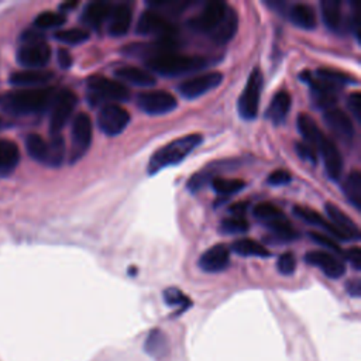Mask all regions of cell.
<instances>
[{"label": "cell", "mask_w": 361, "mask_h": 361, "mask_svg": "<svg viewBox=\"0 0 361 361\" xmlns=\"http://www.w3.org/2000/svg\"><path fill=\"white\" fill-rule=\"evenodd\" d=\"M305 261L313 267L320 268L323 274L331 279H338L345 272L344 262L337 255L329 251H322V250L309 251L305 255Z\"/></svg>", "instance_id": "obj_14"}, {"label": "cell", "mask_w": 361, "mask_h": 361, "mask_svg": "<svg viewBox=\"0 0 361 361\" xmlns=\"http://www.w3.org/2000/svg\"><path fill=\"white\" fill-rule=\"evenodd\" d=\"M309 237H310L314 243H317L319 245H322V247L330 250L331 254H334V255H344V251L341 250V247L338 245V243H337L334 238H331L330 235L322 234V233H316V231H310V233H309ZM330 251H329V252H330Z\"/></svg>", "instance_id": "obj_41"}, {"label": "cell", "mask_w": 361, "mask_h": 361, "mask_svg": "<svg viewBox=\"0 0 361 361\" xmlns=\"http://www.w3.org/2000/svg\"><path fill=\"white\" fill-rule=\"evenodd\" d=\"M78 104L76 94L69 89H62L56 92L54 102L49 107V131L52 135L59 134V131L65 127L68 120L71 118L75 107Z\"/></svg>", "instance_id": "obj_8"}, {"label": "cell", "mask_w": 361, "mask_h": 361, "mask_svg": "<svg viewBox=\"0 0 361 361\" xmlns=\"http://www.w3.org/2000/svg\"><path fill=\"white\" fill-rule=\"evenodd\" d=\"M276 268L282 275H290L296 269V258L292 252H283L276 259Z\"/></svg>", "instance_id": "obj_43"}, {"label": "cell", "mask_w": 361, "mask_h": 361, "mask_svg": "<svg viewBox=\"0 0 361 361\" xmlns=\"http://www.w3.org/2000/svg\"><path fill=\"white\" fill-rule=\"evenodd\" d=\"M56 90L54 87H30L8 93L1 102L11 114H38L49 110Z\"/></svg>", "instance_id": "obj_2"}, {"label": "cell", "mask_w": 361, "mask_h": 361, "mask_svg": "<svg viewBox=\"0 0 361 361\" xmlns=\"http://www.w3.org/2000/svg\"><path fill=\"white\" fill-rule=\"evenodd\" d=\"M293 214L299 219H302L303 221L309 223V224H313V226H319L322 227L327 235H330L331 238H338V240H343V241H347V235L343 234L333 223H330L329 220H326L320 213L314 212L313 209L310 207H306V206H295L293 207Z\"/></svg>", "instance_id": "obj_18"}, {"label": "cell", "mask_w": 361, "mask_h": 361, "mask_svg": "<svg viewBox=\"0 0 361 361\" xmlns=\"http://www.w3.org/2000/svg\"><path fill=\"white\" fill-rule=\"evenodd\" d=\"M207 61L203 56L183 55L178 52H166L145 59V65L152 72L162 76H180L190 72H197L207 66Z\"/></svg>", "instance_id": "obj_4"}, {"label": "cell", "mask_w": 361, "mask_h": 361, "mask_svg": "<svg viewBox=\"0 0 361 361\" xmlns=\"http://www.w3.org/2000/svg\"><path fill=\"white\" fill-rule=\"evenodd\" d=\"M347 288V292L351 295V296H360L361 293V283H360V279H351L347 282L345 285Z\"/></svg>", "instance_id": "obj_50"}, {"label": "cell", "mask_w": 361, "mask_h": 361, "mask_svg": "<svg viewBox=\"0 0 361 361\" xmlns=\"http://www.w3.org/2000/svg\"><path fill=\"white\" fill-rule=\"evenodd\" d=\"M76 6H78V1H66V3L61 4V6H59V8H61L62 11H66V10H71V8L76 7Z\"/></svg>", "instance_id": "obj_51"}, {"label": "cell", "mask_w": 361, "mask_h": 361, "mask_svg": "<svg viewBox=\"0 0 361 361\" xmlns=\"http://www.w3.org/2000/svg\"><path fill=\"white\" fill-rule=\"evenodd\" d=\"M188 25L195 32L209 35L214 44L223 45L234 37L238 27V17L227 3L214 0L207 1L202 11L188 21Z\"/></svg>", "instance_id": "obj_1"}, {"label": "cell", "mask_w": 361, "mask_h": 361, "mask_svg": "<svg viewBox=\"0 0 361 361\" xmlns=\"http://www.w3.org/2000/svg\"><path fill=\"white\" fill-rule=\"evenodd\" d=\"M66 21L65 16L58 11H44L38 14L34 20V25L39 30H49L61 27Z\"/></svg>", "instance_id": "obj_37"}, {"label": "cell", "mask_w": 361, "mask_h": 361, "mask_svg": "<svg viewBox=\"0 0 361 361\" xmlns=\"http://www.w3.org/2000/svg\"><path fill=\"white\" fill-rule=\"evenodd\" d=\"M144 350L154 358H164L169 353V344L162 330L154 329L145 338Z\"/></svg>", "instance_id": "obj_28"}, {"label": "cell", "mask_w": 361, "mask_h": 361, "mask_svg": "<svg viewBox=\"0 0 361 361\" xmlns=\"http://www.w3.org/2000/svg\"><path fill=\"white\" fill-rule=\"evenodd\" d=\"M164 299L165 303L169 306H178L180 310L186 309L190 306V300L183 295V292H180L176 288H168L164 292Z\"/></svg>", "instance_id": "obj_42"}, {"label": "cell", "mask_w": 361, "mask_h": 361, "mask_svg": "<svg viewBox=\"0 0 361 361\" xmlns=\"http://www.w3.org/2000/svg\"><path fill=\"white\" fill-rule=\"evenodd\" d=\"M231 250L241 257H269L271 252L261 243L251 238H240L233 241Z\"/></svg>", "instance_id": "obj_32"}, {"label": "cell", "mask_w": 361, "mask_h": 361, "mask_svg": "<svg viewBox=\"0 0 361 361\" xmlns=\"http://www.w3.org/2000/svg\"><path fill=\"white\" fill-rule=\"evenodd\" d=\"M295 149H296V154L302 158V159H305V161H309L310 164H317V152L310 147V145H307V144H305L303 141L302 142H296L295 144Z\"/></svg>", "instance_id": "obj_44"}, {"label": "cell", "mask_w": 361, "mask_h": 361, "mask_svg": "<svg viewBox=\"0 0 361 361\" xmlns=\"http://www.w3.org/2000/svg\"><path fill=\"white\" fill-rule=\"evenodd\" d=\"M290 21L303 30H313L316 27V14L313 8L303 3H296L289 10Z\"/></svg>", "instance_id": "obj_29"}, {"label": "cell", "mask_w": 361, "mask_h": 361, "mask_svg": "<svg viewBox=\"0 0 361 361\" xmlns=\"http://www.w3.org/2000/svg\"><path fill=\"white\" fill-rule=\"evenodd\" d=\"M133 20L131 7L126 3H118L111 7L109 14V32L113 37H121L130 30Z\"/></svg>", "instance_id": "obj_19"}, {"label": "cell", "mask_w": 361, "mask_h": 361, "mask_svg": "<svg viewBox=\"0 0 361 361\" xmlns=\"http://www.w3.org/2000/svg\"><path fill=\"white\" fill-rule=\"evenodd\" d=\"M71 134H72V147L69 154V162L73 164L86 154V151L92 144L93 127H92V120L86 113L80 111L75 116L72 121Z\"/></svg>", "instance_id": "obj_9"}, {"label": "cell", "mask_w": 361, "mask_h": 361, "mask_svg": "<svg viewBox=\"0 0 361 361\" xmlns=\"http://www.w3.org/2000/svg\"><path fill=\"white\" fill-rule=\"evenodd\" d=\"M324 210H326L327 217L330 219L329 221L333 223L343 234H345L348 240H358L360 238L358 226L341 209H338L333 203H326Z\"/></svg>", "instance_id": "obj_21"}, {"label": "cell", "mask_w": 361, "mask_h": 361, "mask_svg": "<svg viewBox=\"0 0 361 361\" xmlns=\"http://www.w3.org/2000/svg\"><path fill=\"white\" fill-rule=\"evenodd\" d=\"M0 102H1V97H0Z\"/></svg>", "instance_id": "obj_53"}, {"label": "cell", "mask_w": 361, "mask_h": 361, "mask_svg": "<svg viewBox=\"0 0 361 361\" xmlns=\"http://www.w3.org/2000/svg\"><path fill=\"white\" fill-rule=\"evenodd\" d=\"M113 4L109 1H92L89 3L82 14V21L90 28L99 30L103 23L109 18Z\"/></svg>", "instance_id": "obj_23"}, {"label": "cell", "mask_w": 361, "mask_h": 361, "mask_svg": "<svg viewBox=\"0 0 361 361\" xmlns=\"http://www.w3.org/2000/svg\"><path fill=\"white\" fill-rule=\"evenodd\" d=\"M58 41L68 44V45H78L89 39L90 34L86 30L82 28H68V30H59L54 35Z\"/></svg>", "instance_id": "obj_38"}, {"label": "cell", "mask_w": 361, "mask_h": 361, "mask_svg": "<svg viewBox=\"0 0 361 361\" xmlns=\"http://www.w3.org/2000/svg\"><path fill=\"white\" fill-rule=\"evenodd\" d=\"M203 137L200 134H188L185 137L176 138L158 151H155L148 162V173L154 175L166 166H173L180 164L200 142Z\"/></svg>", "instance_id": "obj_3"}, {"label": "cell", "mask_w": 361, "mask_h": 361, "mask_svg": "<svg viewBox=\"0 0 361 361\" xmlns=\"http://www.w3.org/2000/svg\"><path fill=\"white\" fill-rule=\"evenodd\" d=\"M1 124H3V121H1V118H0V127H1Z\"/></svg>", "instance_id": "obj_52"}, {"label": "cell", "mask_w": 361, "mask_h": 361, "mask_svg": "<svg viewBox=\"0 0 361 361\" xmlns=\"http://www.w3.org/2000/svg\"><path fill=\"white\" fill-rule=\"evenodd\" d=\"M137 106L147 114L158 116L176 109L178 102L175 96L166 90H145L137 94Z\"/></svg>", "instance_id": "obj_11"}, {"label": "cell", "mask_w": 361, "mask_h": 361, "mask_svg": "<svg viewBox=\"0 0 361 361\" xmlns=\"http://www.w3.org/2000/svg\"><path fill=\"white\" fill-rule=\"evenodd\" d=\"M250 230V223L244 217H227L220 223V231L224 234H243Z\"/></svg>", "instance_id": "obj_39"}, {"label": "cell", "mask_w": 361, "mask_h": 361, "mask_svg": "<svg viewBox=\"0 0 361 361\" xmlns=\"http://www.w3.org/2000/svg\"><path fill=\"white\" fill-rule=\"evenodd\" d=\"M25 148L28 155L44 165H47L48 154H49V144L45 141L39 134H28L25 138Z\"/></svg>", "instance_id": "obj_31"}, {"label": "cell", "mask_w": 361, "mask_h": 361, "mask_svg": "<svg viewBox=\"0 0 361 361\" xmlns=\"http://www.w3.org/2000/svg\"><path fill=\"white\" fill-rule=\"evenodd\" d=\"M223 80V75L217 71L214 72H204L192 78L185 79L178 85V92L185 99H196L209 90L217 87Z\"/></svg>", "instance_id": "obj_13"}, {"label": "cell", "mask_w": 361, "mask_h": 361, "mask_svg": "<svg viewBox=\"0 0 361 361\" xmlns=\"http://www.w3.org/2000/svg\"><path fill=\"white\" fill-rule=\"evenodd\" d=\"M230 264V248L224 244H216L203 252L199 258V267L204 272H221Z\"/></svg>", "instance_id": "obj_17"}, {"label": "cell", "mask_w": 361, "mask_h": 361, "mask_svg": "<svg viewBox=\"0 0 361 361\" xmlns=\"http://www.w3.org/2000/svg\"><path fill=\"white\" fill-rule=\"evenodd\" d=\"M48 144H49V154H48L47 165L52 166V168H58L62 165V162L65 159V154H66L65 141H63L62 135L55 134L51 137Z\"/></svg>", "instance_id": "obj_33"}, {"label": "cell", "mask_w": 361, "mask_h": 361, "mask_svg": "<svg viewBox=\"0 0 361 361\" xmlns=\"http://www.w3.org/2000/svg\"><path fill=\"white\" fill-rule=\"evenodd\" d=\"M114 76L123 82L140 87H148L155 85V78L148 71H144L137 66H120L114 71Z\"/></svg>", "instance_id": "obj_24"}, {"label": "cell", "mask_w": 361, "mask_h": 361, "mask_svg": "<svg viewBox=\"0 0 361 361\" xmlns=\"http://www.w3.org/2000/svg\"><path fill=\"white\" fill-rule=\"evenodd\" d=\"M130 123V113L117 103L103 104L97 113V126L106 135L114 137L126 130Z\"/></svg>", "instance_id": "obj_10"}, {"label": "cell", "mask_w": 361, "mask_h": 361, "mask_svg": "<svg viewBox=\"0 0 361 361\" xmlns=\"http://www.w3.org/2000/svg\"><path fill=\"white\" fill-rule=\"evenodd\" d=\"M323 120L336 137L344 142H351L354 138V124L345 111L337 107H331L324 110Z\"/></svg>", "instance_id": "obj_16"}, {"label": "cell", "mask_w": 361, "mask_h": 361, "mask_svg": "<svg viewBox=\"0 0 361 361\" xmlns=\"http://www.w3.org/2000/svg\"><path fill=\"white\" fill-rule=\"evenodd\" d=\"M343 192L347 200L357 209L360 210L361 207V173L360 171L354 169L351 171L344 182H343Z\"/></svg>", "instance_id": "obj_30"}, {"label": "cell", "mask_w": 361, "mask_h": 361, "mask_svg": "<svg viewBox=\"0 0 361 361\" xmlns=\"http://www.w3.org/2000/svg\"><path fill=\"white\" fill-rule=\"evenodd\" d=\"M344 255L347 257V259L350 261L353 268L360 271V268H361V251H360V248L358 247H353L347 252H344Z\"/></svg>", "instance_id": "obj_47"}, {"label": "cell", "mask_w": 361, "mask_h": 361, "mask_svg": "<svg viewBox=\"0 0 361 361\" xmlns=\"http://www.w3.org/2000/svg\"><path fill=\"white\" fill-rule=\"evenodd\" d=\"M254 216L257 220H259L264 226L268 223H272L275 220H279L282 217H286L282 210H279L275 204L264 202L254 207Z\"/></svg>", "instance_id": "obj_36"}, {"label": "cell", "mask_w": 361, "mask_h": 361, "mask_svg": "<svg viewBox=\"0 0 361 361\" xmlns=\"http://www.w3.org/2000/svg\"><path fill=\"white\" fill-rule=\"evenodd\" d=\"M86 87V97L92 106L99 103L107 104L114 102H126L130 97L128 89L120 80L109 79L100 75L90 76L87 79Z\"/></svg>", "instance_id": "obj_6"}, {"label": "cell", "mask_w": 361, "mask_h": 361, "mask_svg": "<svg viewBox=\"0 0 361 361\" xmlns=\"http://www.w3.org/2000/svg\"><path fill=\"white\" fill-rule=\"evenodd\" d=\"M54 73L45 69H21L10 75V83L20 87H37L52 79Z\"/></svg>", "instance_id": "obj_20"}, {"label": "cell", "mask_w": 361, "mask_h": 361, "mask_svg": "<svg viewBox=\"0 0 361 361\" xmlns=\"http://www.w3.org/2000/svg\"><path fill=\"white\" fill-rule=\"evenodd\" d=\"M56 55H58V63H59V66H61L62 69H69L71 65H72V56H71L69 51L65 49V48H59Z\"/></svg>", "instance_id": "obj_48"}, {"label": "cell", "mask_w": 361, "mask_h": 361, "mask_svg": "<svg viewBox=\"0 0 361 361\" xmlns=\"http://www.w3.org/2000/svg\"><path fill=\"white\" fill-rule=\"evenodd\" d=\"M320 8L326 27L333 32H340L344 25L341 3L338 0H323L320 3Z\"/></svg>", "instance_id": "obj_27"}, {"label": "cell", "mask_w": 361, "mask_h": 361, "mask_svg": "<svg viewBox=\"0 0 361 361\" xmlns=\"http://www.w3.org/2000/svg\"><path fill=\"white\" fill-rule=\"evenodd\" d=\"M348 109L351 114L355 117L357 121L361 120V94L358 92H354L348 97Z\"/></svg>", "instance_id": "obj_46"}, {"label": "cell", "mask_w": 361, "mask_h": 361, "mask_svg": "<svg viewBox=\"0 0 361 361\" xmlns=\"http://www.w3.org/2000/svg\"><path fill=\"white\" fill-rule=\"evenodd\" d=\"M135 31L140 35H157L159 38H173L176 28L162 13H158L149 8L142 11V14L140 16Z\"/></svg>", "instance_id": "obj_12"}, {"label": "cell", "mask_w": 361, "mask_h": 361, "mask_svg": "<svg viewBox=\"0 0 361 361\" xmlns=\"http://www.w3.org/2000/svg\"><path fill=\"white\" fill-rule=\"evenodd\" d=\"M290 104H292L290 94L286 90H278L274 94V97L265 111V117L269 118L276 126L282 124L288 117Z\"/></svg>", "instance_id": "obj_22"}, {"label": "cell", "mask_w": 361, "mask_h": 361, "mask_svg": "<svg viewBox=\"0 0 361 361\" xmlns=\"http://www.w3.org/2000/svg\"><path fill=\"white\" fill-rule=\"evenodd\" d=\"M20 162V149L16 142L0 138V176L10 175Z\"/></svg>", "instance_id": "obj_26"}, {"label": "cell", "mask_w": 361, "mask_h": 361, "mask_svg": "<svg viewBox=\"0 0 361 361\" xmlns=\"http://www.w3.org/2000/svg\"><path fill=\"white\" fill-rule=\"evenodd\" d=\"M214 169H209V168H204L199 172H196L195 175H192L188 180V189L193 193H196L199 189H202L206 183L212 182V179L214 178Z\"/></svg>", "instance_id": "obj_40"}, {"label": "cell", "mask_w": 361, "mask_h": 361, "mask_svg": "<svg viewBox=\"0 0 361 361\" xmlns=\"http://www.w3.org/2000/svg\"><path fill=\"white\" fill-rule=\"evenodd\" d=\"M317 152L322 155L324 161V168L329 178L334 182H338L343 172V158L337 144L324 134L320 140Z\"/></svg>", "instance_id": "obj_15"}, {"label": "cell", "mask_w": 361, "mask_h": 361, "mask_svg": "<svg viewBox=\"0 0 361 361\" xmlns=\"http://www.w3.org/2000/svg\"><path fill=\"white\" fill-rule=\"evenodd\" d=\"M316 78L330 82L333 85H348V83H357V79L348 73H344L341 71L337 69H331V68H319L316 71Z\"/></svg>", "instance_id": "obj_35"}, {"label": "cell", "mask_w": 361, "mask_h": 361, "mask_svg": "<svg viewBox=\"0 0 361 361\" xmlns=\"http://www.w3.org/2000/svg\"><path fill=\"white\" fill-rule=\"evenodd\" d=\"M298 130L300 133V135L303 137V142L310 145L316 152L319 149V144L322 137L324 135L319 126L316 124V121L306 113H300L298 116ZM319 154V152H317Z\"/></svg>", "instance_id": "obj_25"}, {"label": "cell", "mask_w": 361, "mask_h": 361, "mask_svg": "<svg viewBox=\"0 0 361 361\" xmlns=\"http://www.w3.org/2000/svg\"><path fill=\"white\" fill-rule=\"evenodd\" d=\"M264 85L262 72L258 66H255L247 79V83L238 97V113L245 120H252L258 114V106H259V97L261 90Z\"/></svg>", "instance_id": "obj_7"}, {"label": "cell", "mask_w": 361, "mask_h": 361, "mask_svg": "<svg viewBox=\"0 0 361 361\" xmlns=\"http://www.w3.org/2000/svg\"><path fill=\"white\" fill-rule=\"evenodd\" d=\"M292 179V175L286 169H275L268 178L267 182L272 186H282L289 183Z\"/></svg>", "instance_id": "obj_45"}, {"label": "cell", "mask_w": 361, "mask_h": 361, "mask_svg": "<svg viewBox=\"0 0 361 361\" xmlns=\"http://www.w3.org/2000/svg\"><path fill=\"white\" fill-rule=\"evenodd\" d=\"M247 209H248V203L247 202H238V203L231 204L228 207V212L233 214V217H244Z\"/></svg>", "instance_id": "obj_49"}, {"label": "cell", "mask_w": 361, "mask_h": 361, "mask_svg": "<svg viewBox=\"0 0 361 361\" xmlns=\"http://www.w3.org/2000/svg\"><path fill=\"white\" fill-rule=\"evenodd\" d=\"M51 58V48L39 31H24L17 61L25 69H42Z\"/></svg>", "instance_id": "obj_5"}, {"label": "cell", "mask_w": 361, "mask_h": 361, "mask_svg": "<svg viewBox=\"0 0 361 361\" xmlns=\"http://www.w3.org/2000/svg\"><path fill=\"white\" fill-rule=\"evenodd\" d=\"M212 188L214 192L223 197L231 196L241 189L245 188V182L241 179H224V178H213L212 179Z\"/></svg>", "instance_id": "obj_34"}]
</instances>
